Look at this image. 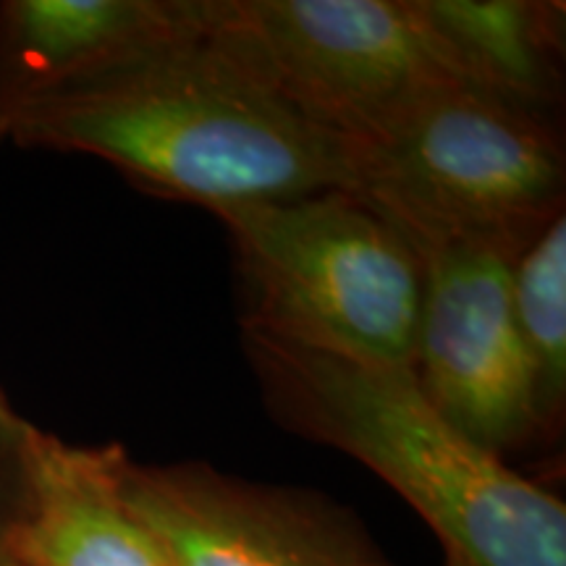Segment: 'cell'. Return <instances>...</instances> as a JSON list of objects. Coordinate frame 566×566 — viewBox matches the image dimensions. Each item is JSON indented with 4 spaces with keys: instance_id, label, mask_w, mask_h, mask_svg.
<instances>
[{
    "instance_id": "cell-13",
    "label": "cell",
    "mask_w": 566,
    "mask_h": 566,
    "mask_svg": "<svg viewBox=\"0 0 566 566\" xmlns=\"http://www.w3.org/2000/svg\"><path fill=\"white\" fill-rule=\"evenodd\" d=\"M446 566H470V564L462 562V558H459V556H451V554H446Z\"/></svg>"
},
{
    "instance_id": "cell-9",
    "label": "cell",
    "mask_w": 566,
    "mask_h": 566,
    "mask_svg": "<svg viewBox=\"0 0 566 566\" xmlns=\"http://www.w3.org/2000/svg\"><path fill=\"white\" fill-rule=\"evenodd\" d=\"M122 446H76L38 428L17 556L27 566H174L118 488Z\"/></svg>"
},
{
    "instance_id": "cell-10",
    "label": "cell",
    "mask_w": 566,
    "mask_h": 566,
    "mask_svg": "<svg viewBox=\"0 0 566 566\" xmlns=\"http://www.w3.org/2000/svg\"><path fill=\"white\" fill-rule=\"evenodd\" d=\"M457 82L556 116L564 95V3L415 0Z\"/></svg>"
},
{
    "instance_id": "cell-4",
    "label": "cell",
    "mask_w": 566,
    "mask_h": 566,
    "mask_svg": "<svg viewBox=\"0 0 566 566\" xmlns=\"http://www.w3.org/2000/svg\"><path fill=\"white\" fill-rule=\"evenodd\" d=\"M231 237L242 323L375 365L412 367L422 260L346 189L212 212Z\"/></svg>"
},
{
    "instance_id": "cell-5",
    "label": "cell",
    "mask_w": 566,
    "mask_h": 566,
    "mask_svg": "<svg viewBox=\"0 0 566 566\" xmlns=\"http://www.w3.org/2000/svg\"><path fill=\"white\" fill-rule=\"evenodd\" d=\"M200 11L260 80L342 142L457 82L415 0H200Z\"/></svg>"
},
{
    "instance_id": "cell-2",
    "label": "cell",
    "mask_w": 566,
    "mask_h": 566,
    "mask_svg": "<svg viewBox=\"0 0 566 566\" xmlns=\"http://www.w3.org/2000/svg\"><path fill=\"white\" fill-rule=\"evenodd\" d=\"M263 405L289 433L386 480L470 566H566L564 501L451 424L412 367L342 357L242 323Z\"/></svg>"
},
{
    "instance_id": "cell-8",
    "label": "cell",
    "mask_w": 566,
    "mask_h": 566,
    "mask_svg": "<svg viewBox=\"0 0 566 566\" xmlns=\"http://www.w3.org/2000/svg\"><path fill=\"white\" fill-rule=\"evenodd\" d=\"M197 0H3L0 132L27 105L192 27Z\"/></svg>"
},
{
    "instance_id": "cell-3",
    "label": "cell",
    "mask_w": 566,
    "mask_h": 566,
    "mask_svg": "<svg viewBox=\"0 0 566 566\" xmlns=\"http://www.w3.org/2000/svg\"><path fill=\"white\" fill-rule=\"evenodd\" d=\"M346 192L424 260L467 244L520 254L564 212L556 116L470 84L428 90L370 137L344 142Z\"/></svg>"
},
{
    "instance_id": "cell-1",
    "label": "cell",
    "mask_w": 566,
    "mask_h": 566,
    "mask_svg": "<svg viewBox=\"0 0 566 566\" xmlns=\"http://www.w3.org/2000/svg\"><path fill=\"white\" fill-rule=\"evenodd\" d=\"M0 145L105 160L145 192L210 212L349 187L346 145L317 129L202 21L21 108Z\"/></svg>"
},
{
    "instance_id": "cell-7",
    "label": "cell",
    "mask_w": 566,
    "mask_h": 566,
    "mask_svg": "<svg viewBox=\"0 0 566 566\" xmlns=\"http://www.w3.org/2000/svg\"><path fill=\"white\" fill-rule=\"evenodd\" d=\"M118 488L174 566H396L344 506L310 491L126 451Z\"/></svg>"
},
{
    "instance_id": "cell-11",
    "label": "cell",
    "mask_w": 566,
    "mask_h": 566,
    "mask_svg": "<svg viewBox=\"0 0 566 566\" xmlns=\"http://www.w3.org/2000/svg\"><path fill=\"white\" fill-rule=\"evenodd\" d=\"M514 321L533 365L537 409L548 441L562 433L566 407V216L516 254L512 263Z\"/></svg>"
},
{
    "instance_id": "cell-14",
    "label": "cell",
    "mask_w": 566,
    "mask_h": 566,
    "mask_svg": "<svg viewBox=\"0 0 566 566\" xmlns=\"http://www.w3.org/2000/svg\"><path fill=\"white\" fill-rule=\"evenodd\" d=\"M6 566H27V564L21 562V558H17V562H11V564H6Z\"/></svg>"
},
{
    "instance_id": "cell-12",
    "label": "cell",
    "mask_w": 566,
    "mask_h": 566,
    "mask_svg": "<svg viewBox=\"0 0 566 566\" xmlns=\"http://www.w3.org/2000/svg\"><path fill=\"white\" fill-rule=\"evenodd\" d=\"M38 424L13 409L0 386V566L17 562L32 493V449Z\"/></svg>"
},
{
    "instance_id": "cell-6",
    "label": "cell",
    "mask_w": 566,
    "mask_h": 566,
    "mask_svg": "<svg viewBox=\"0 0 566 566\" xmlns=\"http://www.w3.org/2000/svg\"><path fill=\"white\" fill-rule=\"evenodd\" d=\"M514 252L467 244L422 260L417 384L480 449L504 459L548 441L512 307Z\"/></svg>"
}]
</instances>
